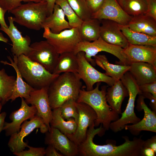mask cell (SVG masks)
Here are the masks:
<instances>
[{"mask_svg": "<svg viewBox=\"0 0 156 156\" xmlns=\"http://www.w3.org/2000/svg\"><path fill=\"white\" fill-rule=\"evenodd\" d=\"M94 124L89 127L86 139L78 146V155L82 156H142V151L144 141L134 138L132 140L127 136L122 144L117 146L116 142L110 141L106 144L98 145L93 140L96 135H102L103 129L101 125L95 129Z\"/></svg>", "mask_w": 156, "mask_h": 156, "instance_id": "1", "label": "cell"}, {"mask_svg": "<svg viewBox=\"0 0 156 156\" xmlns=\"http://www.w3.org/2000/svg\"><path fill=\"white\" fill-rule=\"evenodd\" d=\"M101 83H97L96 87L90 90L81 89L76 102L86 103L92 108L97 116L94 122L95 127L101 124L106 131L109 130L110 123L118 119L119 116L112 110L107 102V86H103L101 90L99 89Z\"/></svg>", "mask_w": 156, "mask_h": 156, "instance_id": "2", "label": "cell"}, {"mask_svg": "<svg viewBox=\"0 0 156 156\" xmlns=\"http://www.w3.org/2000/svg\"><path fill=\"white\" fill-rule=\"evenodd\" d=\"M81 80L78 73L68 72L60 74L48 89L51 109L60 107L70 99L76 101L82 86Z\"/></svg>", "mask_w": 156, "mask_h": 156, "instance_id": "3", "label": "cell"}, {"mask_svg": "<svg viewBox=\"0 0 156 156\" xmlns=\"http://www.w3.org/2000/svg\"><path fill=\"white\" fill-rule=\"evenodd\" d=\"M16 63L23 79L35 89L48 88L60 75L49 72L41 64L23 54L16 57Z\"/></svg>", "mask_w": 156, "mask_h": 156, "instance_id": "4", "label": "cell"}, {"mask_svg": "<svg viewBox=\"0 0 156 156\" xmlns=\"http://www.w3.org/2000/svg\"><path fill=\"white\" fill-rule=\"evenodd\" d=\"M14 22L29 29L39 30L48 16L47 2H28L11 10Z\"/></svg>", "mask_w": 156, "mask_h": 156, "instance_id": "5", "label": "cell"}, {"mask_svg": "<svg viewBox=\"0 0 156 156\" xmlns=\"http://www.w3.org/2000/svg\"><path fill=\"white\" fill-rule=\"evenodd\" d=\"M120 80L128 90L129 98L126 109L122 113L121 117L110 124L109 129L115 133L123 129L125 126L129 124H135L140 120L134 112L136 98L140 92L139 86L128 71L125 73Z\"/></svg>", "mask_w": 156, "mask_h": 156, "instance_id": "6", "label": "cell"}, {"mask_svg": "<svg viewBox=\"0 0 156 156\" xmlns=\"http://www.w3.org/2000/svg\"><path fill=\"white\" fill-rule=\"evenodd\" d=\"M81 51L84 53L86 60L94 66L96 64L92 57L101 51L107 52L115 56L119 60L118 63L120 64L129 65L130 64L123 52V48L109 44L100 37L92 42L82 41L79 43L76 46L73 52L77 54Z\"/></svg>", "mask_w": 156, "mask_h": 156, "instance_id": "7", "label": "cell"}, {"mask_svg": "<svg viewBox=\"0 0 156 156\" xmlns=\"http://www.w3.org/2000/svg\"><path fill=\"white\" fill-rule=\"evenodd\" d=\"M43 29V37L60 54L66 52H73L77 44L82 41L78 28L66 29L58 34L53 33L47 27H44Z\"/></svg>", "mask_w": 156, "mask_h": 156, "instance_id": "8", "label": "cell"}, {"mask_svg": "<svg viewBox=\"0 0 156 156\" xmlns=\"http://www.w3.org/2000/svg\"><path fill=\"white\" fill-rule=\"evenodd\" d=\"M77 55L79 64L78 74L85 83L86 90H92L94 85L98 82L105 83L109 86L113 85L115 80L94 68L86 59L84 52H79Z\"/></svg>", "mask_w": 156, "mask_h": 156, "instance_id": "9", "label": "cell"}, {"mask_svg": "<svg viewBox=\"0 0 156 156\" xmlns=\"http://www.w3.org/2000/svg\"><path fill=\"white\" fill-rule=\"evenodd\" d=\"M36 128H40L42 133L48 131L43 120L37 115L29 121L25 120L22 124L20 131L10 136L8 146L13 153L20 152L27 147L28 145L23 141V139Z\"/></svg>", "mask_w": 156, "mask_h": 156, "instance_id": "10", "label": "cell"}, {"mask_svg": "<svg viewBox=\"0 0 156 156\" xmlns=\"http://www.w3.org/2000/svg\"><path fill=\"white\" fill-rule=\"evenodd\" d=\"M31 50L27 56L53 73L60 54L46 40L34 42L30 45Z\"/></svg>", "mask_w": 156, "mask_h": 156, "instance_id": "11", "label": "cell"}, {"mask_svg": "<svg viewBox=\"0 0 156 156\" xmlns=\"http://www.w3.org/2000/svg\"><path fill=\"white\" fill-rule=\"evenodd\" d=\"M75 105L79 113L77 129L74 133L66 135L78 146L86 139L88 128L94 123L97 116L93 109L87 104L76 101Z\"/></svg>", "mask_w": 156, "mask_h": 156, "instance_id": "12", "label": "cell"}, {"mask_svg": "<svg viewBox=\"0 0 156 156\" xmlns=\"http://www.w3.org/2000/svg\"><path fill=\"white\" fill-rule=\"evenodd\" d=\"M132 17L125 12L116 0H104L99 9L92 14L91 18L100 21L110 20L120 25H127Z\"/></svg>", "mask_w": 156, "mask_h": 156, "instance_id": "13", "label": "cell"}, {"mask_svg": "<svg viewBox=\"0 0 156 156\" xmlns=\"http://www.w3.org/2000/svg\"><path fill=\"white\" fill-rule=\"evenodd\" d=\"M138 95L136 108L138 111L143 110L144 118L136 124L126 125L124 129L129 131L132 134L135 135H139L142 131L156 133V112L152 111L148 107L144 102V97L141 94Z\"/></svg>", "mask_w": 156, "mask_h": 156, "instance_id": "14", "label": "cell"}, {"mask_svg": "<svg viewBox=\"0 0 156 156\" xmlns=\"http://www.w3.org/2000/svg\"><path fill=\"white\" fill-rule=\"evenodd\" d=\"M21 98L20 108L12 112L10 115L9 118L12 122H5L4 123L3 130L5 131V135L7 136L18 132L23 122L32 118L36 114L37 109L36 107L33 105L29 106L23 98Z\"/></svg>", "mask_w": 156, "mask_h": 156, "instance_id": "15", "label": "cell"}, {"mask_svg": "<svg viewBox=\"0 0 156 156\" xmlns=\"http://www.w3.org/2000/svg\"><path fill=\"white\" fill-rule=\"evenodd\" d=\"M46 133L45 144L51 145L64 156L78 155V146L58 129L50 126Z\"/></svg>", "mask_w": 156, "mask_h": 156, "instance_id": "16", "label": "cell"}, {"mask_svg": "<svg viewBox=\"0 0 156 156\" xmlns=\"http://www.w3.org/2000/svg\"><path fill=\"white\" fill-rule=\"evenodd\" d=\"M48 88L34 90L30 92L29 99L25 101L28 104H31L36 107V115L42 118L49 131L52 111L48 94Z\"/></svg>", "mask_w": 156, "mask_h": 156, "instance_id": "17", "label": "cell"}, {"mask_svg": "<svg viewBox=\"0 0 156 156\" xmlns=\"http://www.w3.org/2000/svg\"><path fill=\"white\" fill-rule=\"evenodd\" d=\"M8 19L9 23L8 28L1 30L8 36L12 42V53L13 55L17 57L22 54L28 56L31 50L30 38L27 35L22 36L15 26L12 16H9Z\"/></svg>", "mask_w": 156, "mask_h": 156, "instance_id": "18", "label": "cell"}, {"mask_svg": "<svg viewBox=\"0 0 156 156\" xmlns=\"http://www.w3.org/2000/svg\"><path fill=\"white\" fill-rule=\"evenodd\" d=\"M100 37L107 43L124 49L129 44L120 28L118 24L110 20H100Z\"/></svg>", "mask_w": 156, "mask_h": 156, "instance_id": "19", "label": "cell"}, {"mask_svg": "<svg viewBox=\"0 0 156 156\" xmlns=\"http://www.w3.org/2000/svg\"><path fill=\"white\" fill-rule=\"evenodd\" d=\"M123 52L130 63L145 62L156 67V47L129 44Z\"/></svg>", "mask_w": 156, "mask_h": 156, "instance_id": "20", "label": "cell"}, {"mask_svg": "<svg viewBox=\"0 0 156 156\" xmlns=\"http://www.w3.org/2000/svg\"><path fill=\"white\" fill-rule=\"evenodd\" d=\"M129 71L139 86L156 81V67L145 62L131 63Z\"/></svg>", "mask_w": 156, "mask_h": 156, "instance_id": "21", "label": "cell"}, {"mask_svg": "<svg viewBox=\"0 0 156 156\" xmlns=\"http://www.w3.org/2000/svg\"><path fill=\"white\" fill-rule=\"evenodd\" d=\"M128 96V90L121 80L115 81L113 85L107 89V102L112 110L119 114H122V103Z\"/></svg>", "mask_w": 156, "mask_h": 156, "instance_id": "22", "label": "cell"}, {"mask_svg": "<svg viewBox=\"0 0 156 156\" xmlns=\"http://www.w3.org/2000/svg\"><path fill=\"white\" fill-rule=\"evenodd\" d=\"M13 60L9 56L8 58L10 63L6 61H2L1 62L5 65L12 66L16 73V77L12 94L10 98L11 101H14L18 97L23 98L25 101L28 100L30 97V92L35 89L25 81L19 71L16 63V57L13 55Z\"/></svg>", "mask_w": 156, "mask_h": 156, "instance_id": "23", "label": "cell"}, {"mask_svg": "<svg viewBox=\"0 0 156 156\" xmlns=\"http://www.w3.org/2000/svg\"><path fill=\"white\" fill-rule=\"evenodd\" d=\"M65 17L62 9L55 4L52 13L46 18L44 22L42 28L47 27L54 34H58L64 30L71 28Z\"/></svg>", "mask_w": 156, "mask_h": 156, "instance_id": "24", "label": "cell"}, {"mask_svg": "<svg viewBox=\"0 0 156 156\" xmlns=\"http://www.w3.org/2000/svg\"><path fill=\"white\" fill-rule=\"evenodd\" d=\"M94 58L96 64L105 70V73L115 81L120 80L130 67L129 65L110 63L104 55H96Z\"/></svg>", "mask_w": 156, "mask_h": 156, "instance_id": "25", "label": "cell"}, {"mask_svg": "<svg viewBox=\"0 0 156 156\" xmlns=\"http://www.w3.org/2000/svg\"><path fill=\"white\" fill-rule=\"evenodd\" d=\"M127 26L134 31L156 36V20L145 14L132 17Z\"/></svg>", "mask_w": 156, "mask_h": 156, "instance_id": "26", "label": "cell"}, {"mask_svg": "<svg viewBox=\"0 0 156 156\" xmlns=\"http://www.w3.org/2000/svg\"><path fill=\"white\" fill-rule=\"evenodd\" d=\"M79 64L77 54L73 52L60 54L53 73L60 74L65 73H78Z\"/></svg>", "mask_w": 156, "mask_h": 156, "instance_id": "27", "label": "cell"}, {"mask_svg": "<svg viewBox=\"0 0 156 156\" xmlns=\"http://www.w3.org/2000/svg\"><path fill=\"white\" fill-rule=\"evenodd\" d=\"M118 25L129 44L156 47V36L134 31L127 25Z\"/></svg>", "mask_w": 156, "mask_h": 156, "instance_id": "28", "label": "cell"}, {"mask_svg": "<svg viewBox=\"0 0 156 156\" xmlns=\"http://www.w3.org/2000/svg\"><path fill=\"white\" fill-rule=\"evenodd\" d=\"M50 125L51 127L58 129L66 135L74 133L77 127V123L73 118L65 120L62 117L60 107L53 109Z\"/></svg>", "mask_w": 156, "mask_h": 156, "instance_id": "29", "label": "cell"}, {"mask_svg": "<svg viewBox=\"0 0 156 156\" xmlns=\"http://www.w3.org/2000/svg\"><path fill=\"white\" fill-rule=\"evenodd\" d=\"M100 21L91 18L83 21L78 28L82 41L91 42L100 37Z\"/></svg>", "mask_w": 156, "mask_h": 156, "instance_id": "30", "label": "cell"}, {"mask_svg": "<svg viewBox=\"0 0 156 156\" xmlns=\"http://www.w3.org/2000/svg\"><path fill=\"white\" fill-rule=\"evenodd\" d=\"M16 78L8 75L4 68L0 70V103L2 105L10 100Z\"/></svg>", "mask_w": 156, "mask_h": 156, "instance_id": "31", "label": "cell"}, {"mask_svg": "<svg viewBox=\"0 0 156 156\" xmlns=\"http://www.w3.org/2000/svg\"><path fill=\"white\" fill-rule=\"evenodd\" d=\"M125 12L132 17L145 14L147 10L146 0H116Z\"/></svg>", "mask_w": 156, "mask_h": 156, "instance_id": "32", "label": "cell"}, {"mask_svg": "<svg viewBox=\"0 0 156 156\" xmlns=\"http://www.w3.org/2000/svg\"><path fill=\"white\" fill-rule=\"evenodd\" d=\"M62 9L71 28H78L83 21L77 15L66 0H56L55 3Z\"/></svg>", "mask_w": 156, "mask_h": 156, "instance_id": "33", "label": "cell"}, {"mask_svg": "<svg viewBox=\"0 0 156 156\" xmlns=\"http://www.w3.org/2000/svg\"><path fill=\"white\" fill-rule=\"evenodd\" d=\"M78 16L83 21L92 17L86 0H66Z\"/></svg>", "mask_w": 156, "mask_h": 156, "instance_id": "34", "label": "cell"}, {"mask_svg": "<svg viewBox=\"0 0 156 156\" xmlns=\"http://www.w3.org/2000/svg\"><path fill=\"white\" fill-rule=\"evenodd\" d=\"M76 102L73 99H70L64 102L60 107L61 111V116L64 119L67 120L72 118L77 123L79 113L76 106Z\"/></svg>", "mask_w": 156, "mask_h": 156, "instance_id": "35", "label": "cell"}, {"mask_svg": "<svg viewBox=\"0 0 156 156\" xmlns=\"http://www.w3.org/2000/svg\"><path fill=\"white\" fill-rule=\"evenodd\" d=\"M43 0H0V5L6 12H9L14 9L20 5L21 2H39Z\"/></svg>", "mask_w": 156, "mask_h": 156, "instance_id": "36", "label": "cell"}, {"mask_svg": "<svg viewBox=\"0 0 156 156\" xmlns=\"http://www.w3.org/2000/svg\"><path fill=\"white\" fill-rule=\"evenodd\" d=\"M28 150H23L20 152L13 153L17 156H44L45 149L43 147H34L28 145Z\"/></svg>", "mask_w": 156, "mask_h": 156, "instance_id": "37", "label": "cell"}, {"mask_svg": "<svg viewBox=\"0 0 156 156\" xmlns=\"http://www.w3.org/2000/svg\"><path fill=\"white\" fill-rule=\"evenodd\" d=\"M139 86L140 93H149L151 94L155 97L156 98V81Z\"/></svg>", "mask_w": 156, "mask_h": 156, "instance_id": "38", "label": "cell"}, {"mask_svg": "<svg viewBox=\"0 0 156 156\" xmlns=\"http://www.w3.org/2000/svg\"><path fill=\"white\" fill-rule=\"evenodd\" d=\"M147 10L146 15L156 20V0H146Z\"/></svg>", "mask_w": 156, "mask_h": 156, "instance_id": "39", "label": "cell"}, {"mask_svg": "<svg viewBox=\"0 0 156 156\" xmlns=\"http://www.w3.org/2000/svg\"><path fill=\"white\" fill-rule=\"evenodd\" d=\"M104 0H86L88 8L92 14L97 11L102 6Z\"/></svg>", "mask_w": 156, "mask_h": 156, "instance_id": "40", "label": "cell"}, {"mask_svg": "<svg viewBox=\"0 0 156 156\" xmlns=\"http://www.w3.org/2000/svg\"><path fill=\"white\" fill-rule=\"evenodd\" d=\"M143 147L151 148L156 153V136H153L144 141Z\"/></svg>", "mask_w": 156, "mask_h": 156, "instance_id": "41", "label": "cell"}, {"mask_svg": "<svg viewBox=\"0 0 156 156\" xmlns=\"http://www.w3.org/2000/svg\"><path fill=\"white\" fill-rule=\"evenodd\" d=\"M45 155L46 156H63L61 153H59L52 145H48L45 149Z\"/></svg>", "mask_w": 156, "mask_h": 156, "instance_id": "42", "label": "cell"}, {"mask_svg": "<svg viewBox=\"0 0 156 156\" xmlns=\"http://www.w3.org/2000/svg\"><path fill=\"white\" fill-rule=\"evenodd\" d=\"M139 94L142 95L145 99L147 98L150 100V105L153 109V111L156 112V98L149 93L141 92Z\"/></svg>", "mask_w": 156, "mask_h": 156, "instance_id": "43", "label": "cell"}, {"mask_svg": "<svg viewBox=\"0 0 156 156\" xmlns=\"http://www.w3.org/2000/svg\"><path fill=\"white\" fill-rule=\"evenodd\" d=\"M6 12L3 9L0 5V30L7 29L8 26L7 25L5 19V14Z\"/></svg>", "mask_w": 156, "mask_h": 156, "instance_id": "44", "label": "cell"}, {"mask_svg": "<svg viewBox=\"0 0 156 156\" xmlns=\"http://www.w3.org/2000/svg\"><path fill=\"white\" fill-rule=\"evenodd\" d=\"M156 153L152 149L143 147L142 151V156H155Z\"/></svg>", "mask_w": 156, "mask_h": 156, "instance_id": "45", "label": "cell"}, {"mask_svg": "<svg viewBox=\"0 0 156 156\" xmlns=\"http://www.w3.org/2000/svg\"><path fill=\"white\" fill-rule=\"evenodd\" d=\"M45 0L47 3V7L49 16L51 15L53 12V7L55 3V1L56 0Z\"/></svg>", "mask_w": 156, "mask_h": 156, "instance_id": "46", "label": "cell"}, {"mask_svg": "<svg viewBox=\"0 0 156 156\" xmlns=\"http://www.w3.org/2000/svg\"><path fill=\"white\" fill-rule=\"evenodd\" d=\"M7 114L5 112H3L0 113V134L2 130L5 122V120Z\"/></svg>", "mask_w": 156, "mask_h": 156, "instance_id": "47", "label": "cell"}, {"mask_svg": "<svg viewBox=\"0 0 156 156\" xmlns=\"http://www.w3.org/2000/svg\"><path fill=\"white\" fill-rule=\"evenodd\" d=\"M0 41L7 43L8 42V40L5 37L3 34L0 32Z\"/></svg>", "mask_w": 156, "mask_h": 156, "instance_id": "48", "label": "cell"}, {"mask_svg": "<svg viewBox=\"0 0 156 156\" xmlns=\"http://www.w3.org/2000/svg\"><path fill=\"white\" fill-rule=\"evenodd\" d=\"M2 106L3 105H2L1 103H0V113H1V112Z\"/></svg>", "mask_w": 156, "mask_h": 156, "instance_id": "49", "label": "cell"}]
</instances>
